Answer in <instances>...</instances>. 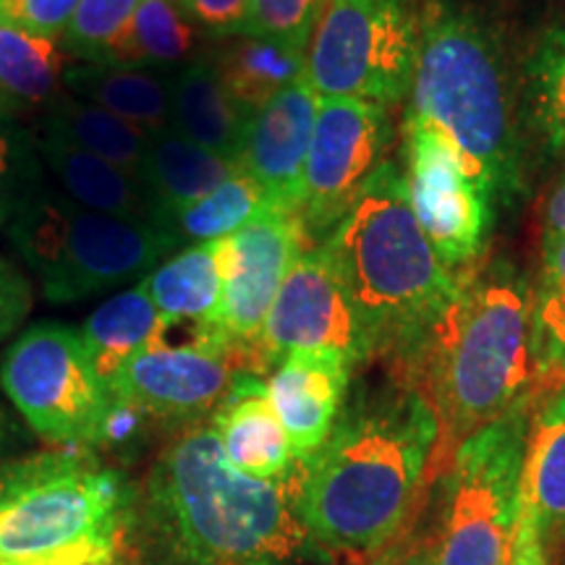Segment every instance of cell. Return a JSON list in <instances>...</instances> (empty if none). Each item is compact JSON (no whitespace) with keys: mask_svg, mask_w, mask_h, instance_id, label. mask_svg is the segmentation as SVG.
<instances>
[{"mask_svg":"<svg viewBox=\"0 0 565 565\" xmlns=\"http://www.w3.org/2000/svg\"><path fill=\"white\" fill-rule=\"evenodd\" d=\"M291 351H333L351 364L377 351L322 244L294 259L259 335L267 366Z\"/></svg>","mask_w":565,"mask_h":565,"instance_id":"obj_14","label":"cell"},{"mask_svg":"<svg viewBox=\"0 0 565 565\" xmlns=\"http://www.w3.org/2000/svg\"><path fill=\"white\" fill-rule=\"evenodd\" d=\"M63 89L147 131L171 129L173 71L74 63Z\"/></svg>","mask_w":565,"mask_h":565,"instance_id":"obj_22","label":"cell"},{"mask_svg":"<svg viewBox=\"0 0 565 565\" xmlns=\"http://www.w3.org/2000/svg\"><path fill=\"white\" fill-rule=\"evenodd\" d=\"M532 312H565V236L542 238L540 280L532 291Z\"/></svg>","mask_w":565,"mask_h":565,"instance_id":"obj_38","label":"cell"},{"mask_svg":"<svg viewBox=\"0 0 565 565\" xmlns=\"http://www.w3.org/2000/svg\"><path fill=\"white\" fill-rule=\"evenodd\" d=\"M141 0H79L71 17L63 45L76 61L100 63L124 38Z\"/></svg>","mask_w":565,"mask_h":565,"instance_id":"obj_33","label":"cell"},{"mask_svg":"<svg viewBox=\"0 0 565 565\" xmlns=\"http://www.w3.org/2000/svg\"><path fill=\"white\" fill-rule=\"evenodd\" d=\"M408 356V380L440 429L435 463H448L466 437L536 395L532 288L505 263L463 267L454 299Z\"/></svg>","mask_w":565,"mask_h":565,"instance_id":"obj_3","label":"cell"},{"mask_svg":"<svg viewBox=\"0 0 565 565\" xmlns=\"http://www.w3.org/2000/svg\"><path fill=\"white\" fill-rule=\"evenodd\" d=\"M404 139V175L416 223L445 267L475 265L492 228L490 189L440 131L408 113Z\"/></svg>","mask_w":565,"mask_h":565,"instance_id":"obj_12","label":"cell"},{"mask_svg":"<svg viewBox=\"0 0 565 565\" xmlns=\"http://www.w3.org/2000/svg\"><path fill=\"white\" fill-rule=\"evenodd\" d=\"M162 333L166 324L141 282L97 307L79 330L92 372L108 387V393L126 364L162 338Z\"/></svg>","mask_w":565,"mask_h":565,"instance_id":"obj_26","label":"cell"},{"mask_svg":"<svg viewBox=\"0 0 565 565\" xmlns=\"http://www.w3.org/2000/svg\"><path fill=\"white\" fill-rule=\"evenodd\" d=\"M315 246L303 233L296 210L267 204L242 231L223 238V299L215 328L231 343L259 353V335L270 315L275 296L301 249Z\"/></svg>","mask_w":565,"mask_h":565,"instance_id":"obj_15","label":"cell"},{"mask_svg":"<svg viewBox=\"0 0 565 565\" xmlns=\"http://www.w3.org/2000/svg\"><path fill=\"white\" fill-rule=\"evenodd\" d=\"M200 21L183 0H141L124 38L105 53L103 66L175 71L196 61Z\"/></svg>","mask_w":565,"mask_h":565,"instance_id":"obj_28","label":"cell"},{"mask_svg":"<svg viewBox=\"0 0 565 565\" xmlns=\"http://www.w3.org/2000/svg\"><path fill=\"white\" fill-rule=\"evenodd\" d=\"M532 349L536 364L534 393H553L565 387V315L532 320Z\"/></svg>","mask_w":565,"mask_h":565,"instance_id":"obj_37","label":"cell"},{"mask_svg":"<svg viewBox=\"0 0 565 565\" xmlns=\"http://www.w3.org/2000/svg\"><path fill=\"white\" fill-rule=\"evenodd\" d=\"M419 9L408 116L443 134L492 200L521 189L519 139L511 92L492 34L475 13L450 0H424Z\"/></svg>","mask_w":565,"mask_h":565,"instance_id":"obj_5","label":"cell"},{"mask_svg":"<svg viewBox=\"0 0 565 565\" xmlns=\"http://www.w3.org/2000/svg\"><path fill=\"white\" fill-rule=\"evenodd\" d=\"M34 291L26 273L0 254V341L17 333L32 312Z\"/></svg>","mask_w":565,"mask_h":565,"instance_id":"obj_39","label":"cell"},{"mask_svg":"<svg viewBox=\"0 0 565 565\" xmlns=\"http://www.w3.org/2000/svg\"><path fill=\"white\" fill-rule=\"evenodd\" d=\"M249 116L231 100L207 58L173 71L171 129L194 145L238 162Z\"/></svg>","mask_w":565,"mask_h":565,"instance_id":"obj_23","label":"cell"},{"mask_svg":"<svg viewBox=\"0 0 565 565\" xmlns=\"http://www.w3.org/2000/svg\"><path fill=\"white\" fill-rule=\"evenodd\" d=\"M437 419L408 377L345 398L328 443L299 461L296 511L315 545L380 553L404 532L435 466Z\"/></svg>","mask_w":565,"mask_h":565,"instance_id":"obj_1","label":"cell"},{"mask_svg":"<svg viewBox=\"0 0 565 565\" xmlns=\"http://www.w3.org/2000/svg\"><path fill=\"white\" fill-rule=\"evenodd\" d=\"M374 349L412 353L445 303L458 273L440 263L408 204L406 175L387 160L322 242Z\"/></svg>","mask_w":565,"mask_h":565,"instance_id":"obj_4","label":"cell"},{"mask_svg":"<svg viewBox=\"0 0 565 565\" xmlns=\"http://www.w3.org/2000/svg\"><path fill=\"white\" fill-rule=\"evenodd\" d=\"M207 61L231 100L249 118L275 95L301 79L307 68V53L257 34L228 38Z\"/></svg>","mask_w":565,"mask_h":565,"instance_id":"obj_27","label":"cell"},{"mask_svg":"<svg viewBox=\"0 0 565 565\" xmlns=\"http://www.w3.org/2000/svg\"><path fill=\"white\" fill-rule=\"evenodd\" d=\"M113 565H121V561H118V563H113Z\"/></svg>","mask_w":565,"mask_h":565,"instance_id":"obj_45","label":"cell"},{"mask_svg":"<svg viewBox=\"0 0 565 565\" xmlns=\"http://www.w3.org/2000/svg\"><path fill=\"white\" fill-rule=\"evenodd\" d=\"M92 454L76 448L45 450L32 456H0V513L17 503L24 492L38 487L61 471L87 463Z\"/></svg>","mask_w":565,"mask_h":565,"instance_id":"obj_35","label":"cell"},{"mask_svg":"<svg viewBox=\"0 0 565 565\" xmlns=\"http://www.w3.org/2000/svg\"><path fill=\"white\" fill-rule=\"evenodd\" d=\"M419 9L412 0H324L307 47L320 100H364L391 110L412 92Z\"/></svg>","mask_w":565,"mask_h":565,"instance_id":"obj_9","label":"cell"},{"mask_svg":"<svg viewBox=\"0 0 565 565\" xmlns=\"http://www.w3.org/2000/svg\"><path fill=\"white\" fill-rule=\"evenodd\" d=\"M45 181L47 171L34 131L0 116V228H9L21 204Z\"/></svg>","mask_w":565,"mask_h":565,"instance_id":"obj_31","label":"cell"},{"mask_svg":"<svg viewBox=\"0 0 565 565\" xmlns=\"http://www.w3.org/2000/svg\"><path fill=\"white\" fill-rule=\"evenodd\" d=\"M166 328L192 322L215 328L223 299V238L194 244L141 280Z\"/></svg>","mask_w":565,"mask_h":565,"instance_id":"obj_25","label":"cell"},{"mask_svg":"<svg viewBox=\"0 0 565 565\" xmlns=\"http://www.w3.org/2000/svg\"><path fill=\"white\" fill-rule=\"evenodd\" d=\"M74 63L63 40L0 21V116L40 118L66 92L63 79Z\"/></svg>","mask_w":565,"mask_h":565,"instance_id":"obj_20","label":"cell"},{"mask_svg":"<svg viewBox=\"0 0 565 565\" xmlns=\"http://www.w3.org/2000/svg\"><path fill=\"white\" fill-rule=\"evenodd\" d=\"M542 231L547 236H565V179L557 183L542 204Z\"/></svg>","mask_w":565,"mask_h":565,"instance_id":"obj_42","label":"cell"},{"mask_svg":"<svg viewBox=\"0 0 565 565\" xmlns=\"http://www.w3.org/2000/svg\"><path fill=\"white\" fill-rule=\"evenodd\" d=\"M137 511L121 471L89 458L0 513V557L26 565H113L121 561Z\"/></svg>","mask_w":565,"mask_h":565,"instance_id":"obj_7","label":"cell"},{"mask_svg":"<svg viewBox=\"0 0 565 565\" xmlns=\"http://www.w3.org/2000/svg\"><path fill=\"white\" fill-rule=\"evenodd\" d=\"M259 372L265 370L252 351L238 349L212 324H202L189 343L158 338L147 345L118 374L110 395L145 416L189 427L223 404L236 374Z\"/></svg>","mask_w":565,"mask_h":565,"instance_id":"obj_11","label":"cell"},{"mask_svg":"<svg viewBox=\"0 0 565 565\" xmlns=\"http://www.w3.org/2000/svg\"><path fill=\"white\" fill-rule=\"evenodd\" d=\"M372 565H437V542L416 540L401 542L398 547L387 545L380 550L377 561Z\"/></svg>","mask_w":565,"mask_h":565,"instance_id":"obj_41","label":"cell"},{"mask_svg":"<svg viewBox=\"0 0 565 565\" xmlns=\"http://www.w3.org/2000/svg\"><path fill=\"white\" fill-rule=\"evenodd\" d=\"M38 137H53L71 147L97 154V158L137 173L139 162L150 147L152 131L134 126L113 113L97 108L79 97L63 95L38 118Z\"/></svg>","mask_w":565,"mask_h":565,"instance_id":"obj_29","label":"cell"},{"mask_svg":"<svg viewBox=\"0 0 565 565\" xmlns=\"http://www.w3.org/2000/svg\"><path fill=\"white\" fill-rule=\"evenodd\" d=\"M521 494L542 540H565V387L532 408Z\"/></svg>","mask_w":565,"mask_h":565,"instance_id":"obj_24","label":"cell"},{"mask_svg":"<svg viewBox=\"0 0 565 565\" xmlns=\"http://www.w3.org/2000/svg\"><path fill=\"white\" fill-rule=\"evenodd\" d=\"M320 110L307 76L296 79L246 124L238 166L265 189L267 202L278 207H299L301 175Z\"/></svg>","mask_w":565,"mask_h":565,"instance_id":"obj_16","label":"cell"},{"mask_svg":"<svg viewBox=\"0 0 565 565\" xmlns=\"http://www.w3.org/2000/svg\"><path fill=\"white\" fill-rule=\"evenodd\" d=\"M17 443H21V429L9 408L3 406V401H0V456L9 454Z\"/></svg>","mask_w":565,"mask_h":565,"instance_id":"obj_43","label":"cell"},{"mask_svg":"<svg viewBox=\"0 0 565 565\" xmlns=\"http://www.w3.org/2000/svg\"><path fill=\"white\" fill-rule=\"evenodd\" d=\"M324 0H252L249 32L307 53Z\"/></svg>","mask_w":565,"mask_h":565,"instance_id":"obj_34","label":"cell"},{"mask_svg":"<svg viewBox=\"0 0 565 565\" xmlns=\"http://www.w3.org/2000/svg\"><path fill=\"white\" fill-rule=\"evenodd\" d=\"M38 147L47 175L76 204L105 212V215L154 223L166 228V217L141 186L137 173L53 137H38Z\"/></svg>","mask_w":565,"mask_h":565,"instance_id":"obj_19","label":"cell"},{"mask_svg":"<svg viewBox=\"0 0 565 565\" xmlns=\"http://www.w3.org/2000/svg\"><path fill=\"white\" fill-rule=\"evenodd\" d=\"M0 387L42 440L66 448L103 445L113 395L92 372L71 324L38 322L24 330L0 359Z\"/></svg>","mask_w":565,"mask_h":565,"instance_id":"obj_10","label":"cell"},{"mask_svg":"<svg viewBox=\"0 0 565 565\" xmlns=\"http://www.w3.org/2000/svg\"><path fill=\"white\" fill-rule=\"evenodd\" d=\"M0 565H26V563H13V561H3V557H0Z\"/></svg>","mask_w":565,"mask_h":565,"instance_id":"obj_44","label":"cell"},{"mask_svg":"<svg viewBox=\"0 0 565 565\" xmlns=\"http://www.w3.org/2000/svg\"><path fill=\"white\" fill-rule=\"evenodd\" d=\"M299 469L265 482L233 469L210 422L189 424L162 448L139 521L152 565H294L315 553L299 511Z\"/></svg>","mask_w":565,"mask_h":565,"instance_id":"obj_2","label":"cell"},{"mask_svg":"<svg viewBox=\"0 0 565 565\" xmlns=\"http://www.w3.org/2000/svg\"><path fill=\"white\" fill-rule=\"evenodd\" d=\"M267 204L270 202H267L265 189L249 173L238 168L231 179H225L221 186L212 189L200 202L189 204V207L171 215L168 231H173L181 244L217 242V238L233 236L236 231H242Z\"/></svg>","mask_w":565,"mask_h":565,"instance_id":"obj_30","label":"cell"},{"mask_svg":"<svg viewBox=\"0 0 565 565\" xmlns=\"http://www.w3.org/2000/svg\"><path fill=\"white\" fill-rule=\"evenodd\" d=\"M79 0H0V21L19 30L63 40Z\"/></svg>","mask_w":565,"mask_h":565,"instance_id":"obj_36","label":"cell"},{"mask_svg":"<svg viewBox=\"0 0 565 565\" xmlns=\"http://www.w3.org/2000/svg\"><path fill=\"white\" fill-rule=\"evenodd\" d=\"M9 242L53 303H74L150 275L179 246L173 231L76 204L45 181L21 204Z\"/></svg>","mask_w":565,"mask_h":565,"instance_id":"obj_6","label":"cell"},{"mask_svg":"<svg viewBox=\"0 0 565 565\" xmlns=\"http://www.w3.org/2000/svg\"><path fill=\"white\" fill-rule=\"evenodd\" d=\"M529 95L540 129L565 152V24L542 34L529 61Z\"/></svg>","mask_w":565,"mask_h":565,"instance_id":"obj_32","label":"cell"},{"mask_svg":"<svg viewBox=\"0 0 565 565\" xmlns=\"http://www.w3.org/2000/svg\"><path fill=\"white\" fill-rule=\"evenodd\" d=\"M238 168L242 166L236 160L204 150L179 131L162 129L152 134L150 147L139 162L137 179L160 207L168 228L171 215L200 202Z\"/></svg>","mask_w":565,"mask_h":565,"instance_id":"obj_21","label":"cell"},{"mask_svg":"<svg viewBox=\"0 0 565 565\" xmlns=\"http://www.w3.org/2000/svg\"><path fill=\"white\" fill-rule=\"evenodd\" d=\"M351 366L333 351H291L275 364L267 398L299 461L312 458L333 433L349 398Z\"/></svg>","mask_w":565,"mask_h":565,"instance_id":"obj_17","label":"cell"},{"mask_svg":"<svg viewBox=\"0 0 565 565\" xmlns=\"http://www.w3.org/2000/svg\"><path fill=\"white\" fill-rule=\"evenodd\" d=\"M391 139V110L383 105L320 100L296 207L315 246L333 233L359 192L385 166Z\"/></svg>","mask_w":565,"mask_h":565,"instance_id":"obj_13","label":"cell"},{"mask_svg":"<svg viewBox=\"0 0 565 565\" xmlns=\"http://www.w3.org/2000/svg\"><path fill=\"white\" fill-rule=\"evenodd\" d=\"M192 17L212 38H236L249 32L252 0H183Z\"/></svg>","mask_w":565,"mask_h":565,"instance_id":"obj_40","label":"cell"},{"mask_svg":"<svg viewBox=\"0 0 565 565\" xmlns=\"http://www.w3.org/2000/svg\"><path fill=\"white\" fill-rule=\"evenodd\" d=\"M534 398L477 429L450 456L437 565H511Z\"/></svg>","mask_w":565,"mask_h":565,"instance_id":"obj_8","label":"cell"},{"mask_svg":"<svg viewBox=\"0 0 565 565\" xmlns=\"http://www.w3.org/2000/svg\"><path fill=\"white\" fill-rule=\"evenodd\" d=\"M210 424L228 463L242 475L280 482L299 469L291 440L267 398V385L257 374H236Z\"/></svg>","mask_w":565,"mask_h":565,"instance_id":"obj_18","label":"cell"}]
</instances>
